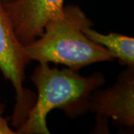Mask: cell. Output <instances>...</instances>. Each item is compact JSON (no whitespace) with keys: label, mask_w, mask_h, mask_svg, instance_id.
Returning a JSON list of instances; mask_svg holds the SVG:
<instances>
[{"label":"cell","mask_w":134,"mask_h":134,"mask_svg":"<svg viewBox=\"0 0 134 134\" xmlns=\"http://www.w3.org/2000/svg\"><path fill=\"white\" fill-rule=\"evenodd\" d=\"M37 90L35 104L23 125L16 128L18 134H49L47 116L54 109L63 110L75 118L89 111L92 94L105 81L100 72L83 76L69 68L59 69L48 63H39L31 76Z\"/></svg>","instance_id":"obj_1"},{"label":"cell","mask_w":134,"mask_h":134,"mask_svg":"<svg viewBox=\"0 0 134 134\" xmlns=\"http://www.w3.org/2000/svg\"><path fill=\"white\" fill-rule=\"evenodd\" d=\"M85 26H92V22L78 5L64 6L61 14L46 23L40 36L23 46V52L30 61L62 64L75 71L114 60L107 48L86 37Z\"/></svg>","instance_id":"obj_2"},{"label":"cell","mask_w":134,"mask_h":134,"mask_svg":"<svg viewBox=\"0 0 134 134\" xmlns=\"http://www.w3.org/2000/svg\"><path fill=\"white\" fill-rule=\"evenodd\" d=\"M30 62L15 34L4 2L0 0V72L16 92V103L10 117L11 125L16 128L27 119L36 100L35 95L24 86L25 69Z\"/></svg>","instance_id":"obj_3"},{"label":"cell","mask_w":134,"mask_h":134,"mask_svg":"<svg viewBox=\"0 0 134 134\" xmlns=\"http://www.w3.org/2000/svg\"><path fill=\"white\" fill-rule=\"evenodd\" d=\"M89 111L97 119H111L130 129L134 127V67H127L113 86L92 94Z\"/></svg>","instance_id":"obj_4"},{"label":"cell","mask_w":134,"mask_h":134,"mask_svg":"<svg viewBox=\"0 0 134 134\" xmlns=\"http://www.w3.org/2000/svg\"><path fill=\"white\" fill-rule=\"evenodd\" d=\"M64 0H16L4 2L15 34L23 46L43 33L50 19L61 14Z\"/></svg>","instance_id":"obj_5"},{"label":"cell","mask_w":134,"mask_h":134,"mask_svg":"<svg viewBox=\"0 0 134 134\" xmlns=\"http://www.w3.org/2000/svg\"><path fill=\"white\" fill-rule=\"evenodd\" d=\"M83 31L88 38L107 48L121 65L134 67L133 37L113 32L104 34L92 29V26H85Z\"/></svg>","instance_id":"obj_6"},{"label":"cell","mask_w":134,"mask_h":134,"mask_svg":"<svg viewBox=\"0 0 134 134\" xmlns=\"http://www.w3.org/2000/svg\"><path fill=\"white\" fill-rule=\"evenodd\" d=\"M5 110V105L0 101V134H17L16 130L10 127L8 119L3 116Z\"/></svg>","instance_id":"obj_7"},{"label":"cell","mask_w":134,"mask_h":134,"mask_svg":"<svg viewBox=\"0 0 134 134\" xmlns=\"http://www.w3.org/2000/svg\"><path fill=\"white\" fill-rule=\"evenodd\" d=\"M4 2H14V1H16V0H2Z\"/></svg>","instance_id":"obj_8"}]
</instances>
